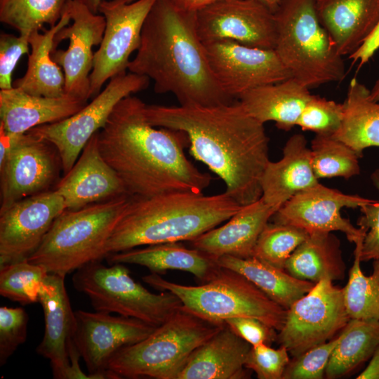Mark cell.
<instances>
[{
	"instance_id": "6da1fadb",
	"label": "cell",
	"mask_w": 379,
	"mask_h": 379,
	"mask_svg": "<svg viewBox=\"0 0 379 379\" xmlns=\"http://www.w3.org/2000/svg\"><path fill=\"white\" fill-rule=\"evenodd\" d=\"M147 121L185 133L190 153L225 183L241 206L261 198V179L270 161L264 124L239 101L215 106L146 105Z\"/></svg>"
},
{
	"instance_id": "7a4b0ae2",
	"label": "cell",
	"mask_w": 379,
	"mask_h": 379,
	"mask_svg": "<svg viewBox=\"0 0 379 379\" xmlns=\"http://www.w3.org/2000/svg\"><path fill=\"white\" fill-rule=\"evenodd\" d=\"M145 106L132 95L117 103L98 131L102 156L131 196L202 193L211 185L212 177L187 158L184 151L189 145L187 135L151 125L145 117Z\"/></svg>"
},
{
	"instance_id": "3957f363",
	"label": "cell",
	"mask_w": 379,
	"mask_h": 379,
	"mask_svg": "<svg viewBox=\"0 0 379 379\" xmlns=\"http://www.w3.org/2000/svg\"><path fill=\"white\" fill-rule=\"evenodd\" d=\"M130 72L154 81L157 93H171L180 105L215 106L233 102L215 79L196 27V12L156 0L144 22Z\"/></svg>"
},
{
	"instance_id": "277c9868",
	"label": "cell",
	"mask_w": 379,
	"mask_h": 379,
	"mask_svg": "<svg viewBox=\"0 0 379 379\" xmlns=\"http://www.w3.org/2000/svg\"><path fill=\"white\" fill-rule=\"evenodd\" d=\"M242 206L225 192L131 196L105 248V258L141 246L191 241L227 221Z\"/></svg>"
},
{
	"instance_id": "5b68a950",
	"label": "cell",
	"mask_w": 379,
	"mask_h": 379,
	"mask_svg": "<svg viewBox=\"0 0 379 379\" xmlns=\"http://www.w3.org/2000/svg\"><path fill=\"white\" fill-rule=\"evenodd\" d=\"M274 13V51L292 78L309 89L344 79L343 57L319 19L315 0H281Z\"/></svg>"
},
{
	"instance_id": "8992f818",
	"label": "cell",
	"mask_w": 379,
	"mask_h": 379,
	"mask_svg": "<svg viewBox=\"0 0 379 379\" xmlns=\"http://www.w3.org/2000/svg\"><path fill=\"white\" fill-rule=\"evenodd\" d=\"M126 194L77 210L64 211L28 260L65 277L105 258V248L128 204Z\"/></svg>"
},
{
	"instance_id": "52a82bcc",
	"label": "cell",
	"mask_w": 379,
	"mask_h": 379,
	"mask_svg": "<svg viewBox=\"0 0 379 379\" xmlns=\"http://www.w3.org/2000/svg\"><path fill=\"white\" fill-rule=\"evenodd\" d=\"M225 324L182 309L144 340L119 350L107 369L119 378L178 379L193 352Z\"/></svg>"
},
{
	"instance_id": "ba28073f",
	"label": "cell",
	"mask_w": 379,
	"mask_h": 379,
	"mask_svg": "<svg viewBox=\"0 0 379 379\" xmlns=\"http://www.w3.org/2000/svg\"><path fill=\"white\" fill-rule=\"evenodd\" d=\"M142 280L156 289L174 293L183 310L207 321L224 323L230 317H253L277 331L285 323V308L242 274L225 267H220L199 286L171 282L157 273L144 276Z\"/></svg>"
},
{
	"instance_id": "9c48e42d",
	"label": "cell",
	"mask_w": 379,
	"mask_h": 379,
	"mask_svg": "<svg viewBox=\"0 0 379 379\" xmlns=\"http://www.w3.org/2000/svg\"><path fill=\"white\" fill-rule=\"evenodd\" d=\"M74 287L86 295L95 311L116 313L159 326L182 309L174 293H154L135 281L121 263L107 267L91 262L77 269L72 277Z\"/></svg>"
},
{
	"instance_id": "30bf717a",
	"label": "cell",
	"mask_w": 379,
	"mask_h": 379,
	"mask_svg": "<svg viewBox=\"0 0 379 379\" xmlns=\"http://www.w3.org/2000/svg\"><path fill=\"white\" fill-rule=\"evenodd\" d=\"M149 82L147 77L130 72L113 77L104 90L76 114L55 123L36 126L27 133L49 142L55 147L65 174L72 168L88 140L105 126L117 103L145 89Z\"/></svg>"
},
{
	"instance_id": "8fae6325",
	"label": "cell",
	"mask_w": 379,
	"mask_h": 379,
	"mask_svg": "<svg viewBox=\"0 0 379 379\" xmlns=\"http://www.w3.org/2000/svg\"><path fill=\"white\" fill-rule=\"evenodd\" d=\"M350 319L343 288L324 279L286 310L277 341L292 357L335 337Z\"/></svg>"
},
{
	"instance_id": "7c38bea8",
	"label": "cell",
	"mask_w": 379,
	"mask_h": 379,
	"mask_svg": "<svg viewBox=\"0 0 379 379\" xmlns=\"http://www.w3.org/2000/svg\"><path fill=\"white\" fill-rule=\"evenodd\" d=\"M156 0H103L98 13L105 19V28L98 49L94 53L90 74V98L95 97L104 84L126 72L130 55L140 44L141 31Z\"/></svg>"
},
{
	"instance_id": "4fadbf2b",
	"label": "cell",
	"mask_w": 379,
	"mask_h": 379,
	"mask_svg": "<svg viewBox=\"0 0 379 379\" xmlns=\"http://www.w3.org/2000/svg\"><path fill=\"white\" fill-rule=\"evenodd\" d=\"M65 9L72 24L57 32L51 55L63 71L65 93L87 102L93 66V47L102 41L105 19L74 0H69Z\"/></svg>"
},
{
	"instance_id": "5bb4252c",
	"label": "cell",
	"mask_w": 379,
	"mask_h": 379,
	"mask_svg": "<svg viewBox=\"0 0 379 379\" xmlns=\"http://www.w3.org/2000/svg\"><path fill=\"white\" fill-rule=\"evenodd\" d=\"M74 343L91 378L119 379L108 371L110 359L121 348L149 336L157 328L140 320L110 313L74 312Z\"/></svg>"
},
{
	"instance_id": "9a60e30c",
	"label": "cell",
	"mask_w": 379,
	"mask_h": 379,
	"mask_svg": "<svg viewBox=\"0 0 379 379\" xmlns=\"http://www.w3.org/2000/svg\"><path fill=\"white\" fill-rule=\"evenodd\" d=\"M196 27L204 44L232 40L274 49V13L258 0H218L196 12Z\"/></svg>"
},
{
	"instance_id": "2e32d148",
	"label": "cell",
	"mask_w": 379,
	"mask_h": 379,
	"mask_svg": "<svg viewBox=\"0 0 379 379\" xmlns=\"http://www.w3.org/2000/svg\"><path fill=\"white\" fill-rule=\"evenodd\" d=\"M211 71L232 99L253 88L291 77L274 49L248 46L232 40L204 44Z\"/></svg>"
},
{
	"instance_id": "e0dca14e",
	"label": "cell",
	"mask_w": 379,
	"mask_h": 379,
	"mask_svg": "<svg viewBox=\"0 0 379 379\" xmlns=\"http://www.w3.org/2000/svg\"><path fill=\"white\" fill-rule=\"evenodd\" d=\"M62 170L55 147L29 133L20 134L0 162V212L15 202L46 191Z\"/></svg>"
},
{
	"instance_id": "ac0fdd59",
	"label": "cell",
	"mask_w": 379,
	"mask_h": 379,
	"mask_svg": "<svg viewBox=\"0 0 379 379\" xmlns=\"http://www.w3.org/2000/svg\"><path fill=\"white\" fill-rule=\"evenodd\" d=\"M65 211L55 190L19 200L0 212V266L28 259Z\"/></svg>"
},
{
	"instance_id": "d6986e66",
	"label": "cell",
	"mask_w": 379,
	"mask_h": 379,
	"mask_svg": "<svg viewBox=\"0 0 379 379\" xmlns=\"http://www.w3.org/2000/svg\"><path fill=\"white\" fill-rule=\"evenodd\" d=\"M375 200L357 194H345L319 182L291 197L272 215L273 222L287 224L318 232H343L354 244L364 234L341 215L343 208H360Z\"/></svg>"
},
{
	"instance_id": "ffe728a7",
	"label": "cell",
	"mask_w": 379,
	"mask_h": 379,
	"mask_svg": "<svg viewBox=\"0 0 379 379\" xmlns=\"http://www.w3.org/2000/svg\"><path fill=\"white\" fill-rule=\"evenodd\" d=\"M65 277L49 273L40 291L45 332L36 351L50 360L54 378L73 379L70 354L76 347V318L66 291Z\"/></svg>"
},
{
	"instance_id": "44dd1931",
	"label": "cell",
	"mask_w": 379,
	"mask_h": 379,
	"mask_svg": "<svg viewBox=\"0 0 379 379\" xmlns=\"http://www.w3.org/2000/svg\"><path fill=\"white\" fill-rule=\"evenodd\" d=\"M98 134L88 140L55 189L62 197L65 210H77L128 194L121 178L102 156Z\"/></svg>"
},
{
	"instance_id": "7402d4cb",
	"label": "cell",
	"mask_w": 379,
	"mask_h": 379,
	"mask_svg": "<svg viewBox=\"0 0 379 379\" xmlns=\"http://www.w3.org/2000/svg\"><path fill=\"white\" fill-rule=\"evenodd\" d=\"M276 212L260 198L242 206L225 224L191 241V246L215 259L223 255L253 257L260 233Z\"/></svg>"
},
{
	"instance_id": "603a6c76",
	"label": "cell",
	"mask_w": 379,
	"mask_h": 379,
	"mask_svg": "<svg viewBox=\"0 0 379 379\" xmlns=\"http://www.w3.org/2000/svg\"><path fill=\"white\" fill-rule=\"evenodd\" d=\"M87 102L65 93L51 98L29 94L18 87L0 91V131L23 134L76 114Z\"/></svg>"
},
{
	"instance_id": "cb8c5ba5",
	"label": "cell",
	"mask_w": 379,
	"mask_h": 379,
	"mask_svg": "<svg viewBox=\"0 0 379 379\" xmlns=\"http://www.w3.org/2000/svg\"><path fill=\"white\" fill-rule=\"evenodd\" d=\"M307 144L302 134H293L285 143L282 157L270 161L265 169L261 199L277 211L295 194L319 183Z\"/></svg>"
},
{
	"instance_id": "d4e9b609",
	"label": "cell",
	"mask_w": 379,
	"mask_h": 379,
	"mask_svg": "<svg viewBox=\"0 0 379 379\" xmlns=\"http://www.w3.org/2000/svg\"><path fill=\"white\" fill-rule=\"evenodd\" d=\"M315 7L343 57L359 48L379 22V0H315Z\"/></svg>"
},
{
	"instance_id": "484cf974",
	"label": "cell",
	"mask_w": 379,
	"mask_h": 379,
	"mask_svg": "<svg viewBox=\"0 0 379 379\" xmlns=\"http://www.w3.org/2000/svg\"><path fill=\"white\" fill-rule=\"evenodd\" d=\"M251 347L225 324L193 352L178 379L248 378L244 364Z\"/></svg>"
},
{
	"instance_id": "4316f807",
	"label": "cell",
	"mask_w": 379,
	"mask_h": 379,
	"mask_svg": "<svg viewBox=\"0 0 379 379\" xmlns=\"http://www.w3.org/2000/svg\"><path fill=\"white\" fill-rule=\"evenodd\" d=\"M312 96L309 88L291 77L253 88L238 98L246 111L260 123L274 121L278 128L288 131L297 125Z\"/></svg>"
},
{
	"instance_id": "83f0119b",
	"label": "cell",
	"mask_w": 379,
	"mask_h": 379,
	"mask_svg": "<svg viewBox=\"0 0 379 379\" xmlns=\"http://www.w3.org/2000/svg\"><path fill=\"white\" fill-rule=\"evenodd\" d=\"M111 264H134L149 269L152 273L166 270L190 272L206 282L220 267L217 259L196 248H187L178 242L146 246L108 255Z\"/></svg>"
},
{
	"instance_id": "f1b7e54d",
	"label": "cell",
	"mask_w": 379,
	"mask_h": 379,
	"mask_svg": "<svg viewBox=\"0 0 379 379\" xmlns=\"http://www.w3.org/2000/svg\"><path fill=\"white\" fill-rule=\"evenodd\" d=\"M71 22L65 11L58 22L43 33L36 31L29 36L31 51L28 55L27 68L21 78L13 85L26 93L38 96L58 98L65 94V75L62 68L52 59L53 39L58 30Z\"/></svg>"
},
{
	"instance_id": "f546056e",
	"label": "cell",
	"mask_w": 379,
	"mask_h": 379,
	"mask_svg": "<svg viewBox=\"0 0 379 379\" xmlns=\"http://www.w3.org/2000/svg\"><path fill=\"white\" fill-rule=\"evenodd\" d=\"M345 270L340 240L332 232L309 234L284 267L291 276L315 284L324 279H343Z\"/></svg>"
},
{
	"instance_id": "4dcf8cb0",
	"label": "cell",
	"mask_w": 379,
	"mask_h": 379,
	"mask_svg": "<svg viewBox=\"0 0 379 379\" xmlns=\"http://www.w3.org/2000/svg\"><path fill=\"white\" fill-rule=\"evenodd\" d=\"M343 104L342 122L332 136L362 157L365 149L379 147V102L373 101L370 90L354 77Z\"/></svg>"
},
{
	"instance_id": "1f68e13d",
	"label": "cell",
	"mask_w": 379,
	"mask_h": 379,
	"mask_svg": "<svg viewBox=\"0 0 379 379\" xmlns=\"http://www.w3.org/2000/svg\"><path fill=\"white\" fill-rule=\"evenodd\" d=\"M217 262L220 267L242 274L286 310L315 285V283L297 279L284 270L255 257L242 258L223 255L218 258Z\"/></svg>"
},
{
	"instance_id": "d6a6232c",
	"label": "cell",
	"mask_w": 379,
	"mask_h": 379,
	"mask_svg": "<svg viewBox=\"0 0 379 379\" xmlns=\"http://www.w3.org/2000/svg\"><path fill=\"white\" fill-rule=\"evenodd\" d=\"M379 346V322L350 319L340 333L325 378H341L371 359Z\"/></svg>"
},
{
	"instance_id": "836d02e7",
	"label": "cell",
	"mask_w": 379,
	"mask_h": 379,
	"mask_svg": "<svg viewBox=\"0 0 379 379\" xmlns=\"http://www.w3.org/2000/svg\"><path fill=\"white\" fill-rule=\"evenodd\" d=\"M364 234L354 243L353 265L343 288L344 301L350 319L379 322V260H373L371 274L362 272L360 251Z\"/></svg>"
},
{
	"instance_id": "e575fe53",
	"label": "cell",
	"mask_w": 379,
	"mask_h": 379,
	"mask_svg": "<svg viewBox=\"0 0 379 379\" xmlns=\"http://www.w3.org/2000/svg\"><path fill=\"white\" fill-rule=\"evenodd\" d=\"M69 0H0V21L29 36L44 29V26L55 25Z\"/></svg>"
},
{
	"instance_id": "d590c367",
	"label": "cell",
	"mask_w": 379,
	"mask_h": 379,
	"mask_svg": "<svg viewBox=\"0 0 379 379\" xmlns=\"http://www.w3.org/2000/svg\"><path fill=\"white\" fill-rule=\"evenodd\" d=\"M310 152L312 168L318 180L334 177L347 180L360 173L361 157L332 135H315Z\"/></svg>"
},
{
	"instance_id": "8d00e7d4",
	"label": "cell",
	"mask_w": 379,
	"mask_h": 379,
	"mask_svg": "<svg viewBox=\"0 0 379 379\" xmlns=\"http://www.w3.org/2000/svg\"><path fill=\"white\" fill-rule=\"evenodd\" d=\"M48 272L28 259L0 266V294L21 305L39 302Z\"/></svg>"
},
{
	"instance_id": "74e56055",
	"label": "cell",
	"mask_w": 379,
	"mask_h": 379,
	"mask_svg": "<svg viewBox=\"0 0 379 379\" xmlns=\"http://www.w3.org/2000/svg\"><path fill=\"white\" fill-rule=\"evenodd\" d=\"M308 236L298 227L268 222L258 239L253 257L284 270L291 254Z\"/></svg>"
},
{
	"instance_id": "f35d334b",
	"label": "cell",
	"mask_w": 379,
	"mask_h": 379,
	"mask_svg": "<svg viewBox=\"0 0 379 379\" xmlns=\"http://www.w3.org/2000/svg\"><path fill=\"white\" fill-rule=\"evenodd\" d=\"M343 117V104L314 95L303 109L297 125L316 135H333L339 128Z\"/></svg>"
},
{
	"instance_id": "ab89813d",
	"label": "cell",
	"mask_w": 379,
	"mask_h": 379,
	"mask_svg": "<svg viewBox=\"0 0 379 379\" xmlns=\"http://www.w3.org/2000/svg\"><path fill=\"white\" fill-rule=\"evenodd\" d=\"M340 340V334L326 343L292 357L282 379H322L331 354Z\"/></svg>"
},
{
	"instance_id": "60d3db41",
	"label": "cell",
	"mask_w": 379,
	"mask_h": 379,
	"mask_svg": "<svg viewBox=\"0 0 379 379\" xmlns=\"http://www.w3.org/2000/svg\"><path fill=\"white\" fill-rule=\"evenodd\" d=\"M28 319L22 307H0V366L26 341Z\"/></svg>"
},
{
	"instance_id": "b9f144b4",
	"label": "cell",
	"mask_w": 379,
	"mask_h": 379,
	"mask_svg": "<svg viewBox=\"0 0 379 379\" xmlns=\"http://www.w3.org/2000/svg\"><path fill=\"white\" fill-rule=\"evenodd\" d=\"M290 360L286 347L274 349L260 343L251 345L244 366L253 371L259 379H282Z\"/></svg>"
},
{
	"instance_id": "7bdbcfd3",
	"label": "cell",
	"mask_w": 379,
	"mask_h": 379,
	"mask_svg": "<svg viewBox=\"0 0 379 379\" xmlns=\"http://www.w3.org/2000/svg\"><path fill=\"white\" fill-rule=\"evenodd\" d=\"M373 185L379 192V168L371 175ZM358 227L364 231L360 251L361 261L379 260V200L361 206Z\"/></svg>"
},
{
	"instance_id": "ee69618b",
	"label": "cell",
	"mask_w": 379,
	"mask_h": 379,
	"mask_svg": "<svg viewBox=\"0 0 379 379\" xmlns=\"http://www.w3.org/2000/svg\"><path fill=\"white\" fill-rule=\"evenodd\" d=\"M29 36H15L1 33L0 35V88L13 87L12 74L20 58L29 53Z\"/></svg>"
},
{
	"instance_id": "f6af8a7d",
	"label": "cell",
	"mask_w": 379,
	"mask_h": 379,
	"mask_svg": "<svg viewBox=\"0 0 379 379\" xmlns=\"http://www.w3.org/2000/svg\"><path fill=\"white\" fill-rule=\"evenodd\" d=\"M224 322L251 345L260 343L270 345L277 340L276 330L256 318L235 317L227 318Z\"/></svg>"
},
{
	"instance_id": "bcb514c9",
	"label": "cell",
	"mask_w": 379,
	"mask_h": 379,
	"mask_svg": "<svg viewBox=\"0 0 379 379\" xmlns=\"http://www.w3.org/2000/svg\"><path fill=\"white\" fill-rule=\"evenodd\" d=\"M379 49V22L362 46L348 57L352 63H357L358 68L364 66Z\"/></svg>"
},
{
	"instance_id": "7dc6e473",
	"label": "cell",
	"mask_w": 379,
	"mask_h": 379,
	"mask_svg": "<svg viewBox=\"0 0 379 379\" xmlns=\"http://www.w3.org/2000/svg\"><path fill=\"white\" fill-rule=\"evenodd\" d=\"M357 379H379V346L376 348L366 368Z\"/></svg>"
},
{
	"instance_id": "c3c4849f",
	"label": "cell",
	"mask_w": 379,
	"mask_h": 379,
	"mask_svg": "<svg viewBox=\"0 0 379 379\" xmlns=\"http://www.w3.org/2000/svg\"><path fill=\"white\" fill-rule=\"evenodd\" d=\"M218 0H172L175 6L180 10L197 12Z\"/></svg>"
},
{
	"instance_id": "681fc988",
	"label": "cell",
	"mask_w": 379,
	"mask_h": 379,
	"mask_svg": "<svg viewBox=\"0 0 379 379\" xmlns=\"http://www.w3.org/2000/svg\"><path fill=\"white\" fill-rule=\"evenodd\" d=\"M74 1H77L84 4L93 13H98L99 6L103 0H74Z\"/></svg>"
},
{
	"instance_id": "f907efd6",
	"label": "cell",
	"mask_w": 379,
	"mask_h": 379,
	"mask_svg": "<svg viewBox=\"0 0 379 379\" xmlns=\"http://www.w3.org/2000/svg\"><path fill=\"white\" fill-rule=\"evenodd\" d=\"M258 1L265 4L274 13L277 11V9L279 6L281 1V0H258Z\"/></svg>"
},
{
	"instance_id": "816d5d0a",
	"label": "cell",
	"mask_w": 379,
	"mask_h": 379,
	"mask_svg": "<svg viewBox=\"0 0 379 379\" xmlns=\"http://www.w3.org/2000/svg\"><path fill=\"white\" fill-rule=\"evenodd\" d=\"M370 96L373 101L379 102V77L370 90Z\"/></svg>"
},
{
	"instance_id": "f5cc1de1",
	"label": "cell",
	"mask_w": 379,
	"mask_h": 379,
	"mask_svg": "<svg viewBox=\"0 0 379 379\" xmlns=\"http://www.w3.org/2000/svg\"><path fill=\"white\" fill-rule=\"evenodd\" d=\"M134 1H135V0H127L126 1H127L128 3H129V2Z\"/></svg>"
}]
</instances>
